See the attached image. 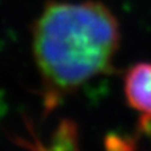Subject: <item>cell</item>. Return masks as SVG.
Listing matches in <instances>:
<instances>
[{
  "mask_svg": "<svg viewBox=\"0 0 151 151\" xmlns=\"http://www.w3.org/2000/svg\"><path fill=\"white\" fill-rule=\"evenodd\" d=\"M124 94L134 110L151 116V63H138L124 79Z\"/></svg>",
  "mask_w": 151,
  "mask_h": 151,
  "instance_id": "obj_2",
  "label": "cell"
},
{
  "mask_svg": "<svg viewBox=\"0 0 151 151\" xmlns=\"http://www.w3.org/2000/svg\"><path fill=\"white\" fill-rule=\"evenodd\" d=\"M119 43V23L104 4H47L32 35L47 107H54L63 95L109 71Z\"/></svg>",
  "mask_w": 151,
  "mask_h": 151,
  "instance_id": "obj_1",
  "label": "cell"
},
{
  "mask_svg": "<svg viewBox=\"0 0 151 151\" xmlns=\"http://www.w3.org/2000/svg\"><path fill=\"white\" fill-rule=\"evenodd\" d=\"M37 151H80L76 126L71 120H63L52 132L46 145H40Z\"/></svg>",
  "mask_w": 151,
  "mask_h": 151,
  "instance_id": "obj_3",
  "label": "cell"
}]
</instances>
